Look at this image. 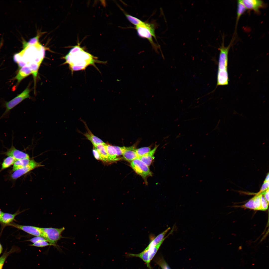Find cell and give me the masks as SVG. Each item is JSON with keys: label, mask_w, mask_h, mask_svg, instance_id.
Returning a JSON list of instances; mask_svg holds the SVG:
<instances>
[{"label": "cell", "mask_w": 269, "mask_h": 269, "mask_svg": "<svg viewBox=\"0 0 269 269\" xmlns=\"http://www.w3.org/2000/svg\"><path fill=\"white\" fill-rule=\"evenodd\" d=\"M125 15L128 20L132 24L135 26L143 24L144 22L138 18L124 13Z\"/></svg>", "instance_id": "cell-25"}, {"label": "cell", "mask_w": 269, "mask_h": 269, "mask_svg": "<svg viewBox=\"0 0 269 269\" xmlns=\"http://www.w3.org/2000/svg\"><path fill=\"white\" fill-rule=\"evenodd\" d=\"M105 143H103L97 144L94 146L99 152L101 160L105 161H110L105 146Z\"/></svg>", "instance_id": "cell-18"}, {"label": "cell", "mask_w": 269, "mask_h": 269, "mask_svg": "<svg viewBox=\"0 0 269 269\" xmlns=\"http://www.w3.org/2000/svg\"><path fill=\"white\" fill-rule=\"evenodd\" d=\"M51 245H53L47 241H42L30 245V246L39 247H43Z\"/></svg>", "instance_id": "cell-28"}, {"label": "cell", "mask_w": 269, "mask_h": 269, "mask_svg": "<svg viewBox=\"0 0 269 269\" xmlns=\"http://www.w3.org/2000/svg\"><path fill=\"white\" fill-rule=\"evenodd\" d=\"M254 197L250 199L244 205H243L240 206L242 208H246L255 210L254 205Z\"/></svg>", "instance_id": "cell-29"}, {"label": "cell", "mask_w": 269, "mask_h": 269, "mask_svg": "<svg viewBox=\"0 0 269 269\" xmlns=\"http://www.w3.org/2000/svg\"><path fill=\"white\" fill-rule=\"evenodd\" d=\"M269 173H268L264 182H267L269 181Z\"/></svg>", "instance_id": "cell-36"}, {"label": "cell", "mask_w": 269, "mask_h": 269, "mask_svg": "<svg viewBox=\"0 0 269 269\" xmlns=\"http://www.w3.org/2000/svg\"><path fill=\"white\" fill-rule=\"evenodd\" d=\"M85 124L87 131L85 133L83 134L91 142L94 146L97 144L104 143L101 139L94 135L89 130L87 125L84 122H83Z\"/></svg>", "instance_id": "cell-15"}, {"label": "cell", "mask_w": 269, "mask_h": 269, "mask_svg": "<svg viewBox=\"0 0 269 269\" xmlns=\"http://www.w3.org/2000/svg\"><path fill=\"white\" fill-rule=\"evenodd\" d=\"M170 229V227L168 228L158 235L150 242L146 249L155 246L159 243L165 238V235Z\"/></svg>", "instance_id": "cell-21"}, {"label": "cell", "mask_w": 269, "mask_h": 269, "mask_svg": "<svg viewBox=\"0 0 269 269\" xmlns=\"http://www.w3.org/2000/svg\"><path fill=\"white\" fill-rule=\"evenodd\" d=\"M158 263L162 269H171L167 263L163 259L160 261Z\"/></svg>", "instance_id": "cell-32"}, {"label": "cell", "mask_w": 269, "mask_h": 269, "mask_svg": "<svg viewBox=\"0 0 269 269\" xmlns=\"http://www.w3.org/2000/svg\"><path fill=\"white\" fill-rule=\"evenodd\" d=\"M3 212H2L0 209V220L1 217V216H2V214H3Z\"/></svg>", "instance_id": "cell-38"}, {"label": "cell", "mask_w": 269, "mask_h": 269, "mask_svg": "<svg viewBox=\"0 0 269 269\" xmlns=\"http://www.w3.org/2000/svg\"><path fill=\"white\" fill-rule=\"evenodd\" d=\"M269 189H268L261 193L262 195H264V198L268 202H269Z\"/></svg>", "instance_id": "cell-35"}, {"label": "cell", "mask_w": 269, "mask_h": 269, "mask_svg": "<svg viewBox=\"0 0 269 269\" xmlns=\"http://www.w3.org/2000/svg\"><path fill=\"white\" fill-rule=\"evenodd\" d=\"M16 161L13 157L8 156L4 160L2 164L1 171L9 167L14 164Z\"/></svg>", "instance_id": "cell-24"}, {"label": "cell", "mask_w": 269, "mask_h": 269, "mask_svg": "<svg viewBox=\"0 0 269 269\" xmlns=\"http://www.w3.org/2000/svg\"><path fill=\"white\" fill-rule=\"evenodd\" d=\"M247 9L241 0L237 1V16L235 25L236 28L238 22L240 18L246 11Z\"/></svg>", "instance_id": "cell-23"}, {"label": "cell", "mask_w": 269, "mask_h": 269, "mask_svg": "<svg viewBox=\"0 0 269 269\" xmlns=\"http://www.w3.org/2000/svg\"><path fill=\"white\" fill-rule=\"evenodd\" d=\"M41 229L43 237L49 243L54 246L62 238V234L65 228L64 227L60 228H41Z\"/></svg>", "instance_id": "cell-6"}, {"label": "cell", "mask_w": 269, "mask_h": 269, "mask_svg": "<svg viewBox=\"0 0 269 269\" xmlns=\"http://www.w3.org/2000/svg\"><path fill=\"white\" fill-rule=\"evenodd\" d=\"M7 226L13 227L21 230L30 235L35 236H40L43 237L42 233L40 227L30 225H21L16 224L14 222L10 224Z\"/></svg>", "instance_id": "cell-10"}, {"label": "cell", "mask_w": 269, "mask_h": 269, "mask_svg": "<svg viewBox=\"0 0 269 269\" xmlns=\"http://www.w3.org/2000/svg\"><path fill=\"white\" fill-rule=\"evenodd\" d=\"M30 161L29 158H23L16 161L13 164L12 171H14L26 166Z\"/></svg>", "instance_id": "cell-22"}, {"label": "cell", "mask_w": 269, "mask_h": 269, "mask_svg": "<svg viewBox=\"0 0 269 269\" xmlns=\"http://www.w3.org/2000/svg\"><path fill=\"white\" fill-rule=\"evenodd\" d=\"M19 210L13 214L3 212L0 220V223L3 226H7L15 220L16 216L22 212Z\"/></svg>", "instance_id": "cell-13"}, {"label": "cell", "mask_w": 269, "mask_h": 269, "mask_svg": "<svg viewBox=\"0 0 269 269\" xmlns=\"http://www.w3.org/2000/svg\"><path fill=\"white\" fill-rule=\"evenodd\" d=\"M135 29L138 35L142 38L147 39L154 49L157 51L158 46L154 42L152 39L153 37L157 41L154 25L151 23L144 22L143 24L135 26Z\"/></svg>", "instance_id": "cell-4"}, {"label": "cell", "mask_w": 269, "mask_h": 269, "mask_svg": "<svg viewBox=\"0 0 269 269\" xmlns=\"http://www.w3.org/2000/svg\"><path fill=\"white\" fill-rule=\"evenodd\" d=\"M224 37L222 38V41L218 49L219 54L218 64L217 83L216 88L219 86L228 85L229 81L228 72V54L232 45L233 40L227 46L224 44Z\"/></svg>", "instance_id": "cell-3"}, {"label": "cell", "mask_w": 269, "mask_h": 269, "mask_svg": "<svg viewBox=\"0 0 269 269\" xmlns=\"http://www.w3.org/2000/svg\"><path fill=\"white\" fill-rule=\"evenodd\" d=\"M4 154L8 156L13 157L16 161L23 158H29L27 154L17 149L13 145Z\"/></svg>", "instance_id": "cell-12"}, {"label": "cell", "mask_w": 269, "mask_h": 269, "mask_svg": "<svg viewBox=\"0 0 269 269\" xmlns=\"http://www.w3.org/2000/svg\"><path fill=\"white\" fill-rule=\"evenodd\" d=\"M158 146V145H156L152 150L139 159L149 167L151 164L153 159L154 154Z\"/></svg>", "instance_id": "cell-16"}, {"label": "cell", "mask_w": 269, "mask_h": 269, "mask_svg": "<svg viewBox=\"0 0 269 269\" xmlns=\"http://www.w3.org/2000/svg\"><path fill=\"white\" fill-rule=\"evenodd\" d=\"M20 251L19 247L15 246H12L10 250L7 252L6 249L2 255L0 257V269H2L4 263L8 256L10 254Z\"/></svg>", "instance_id": "cell-17"}, {"label": "cell", "mask_w": 269, "mask_h": 269, "mask_svg": "<svg viewBox=\"0 0 269 269\" xmlns=\"http://www.w3.org/2000/svg\"><path fill=\"white\" fill-rule=\"evenodd\" d=\"M171 234L172 233L170 232L163 240L156 246L150 247L147 249L145 248L143 251L139 254H130L129 255V256L130 257H138L140 258L145 263L147 267L151 269L150 265V261L156 254L164 240L169 235Z\"/></svg>", "instance_id": "cell-5"}, {"label": "cell", "mask_w": 269, "mask_h": 269, "mask_svg": "<svg viewBox=\"0 0 269 269\" xmlns=\"http://www.w3.org/2000/svg\"><path fill=\"white\" fill-rule=\"evenodd\" d=\"M268 189H269V181L264 182L260 190L258 193L260 194Z\"/></svg>", "instance_id": "cell-33"}, {"label": "cell", "mask_w": 269, "mask_h": 269, "mask_svg": "<svg viewBox=\"0 0 269 269\" xmlns=\"http://www.w3.org/2000/svg\"><path fill=\"white\" fill-rule=\"evenodd\" d=\"M269 203L262 195L261 197V210L265 211L267 210L268 208Z\"/></svg>", "instance_id": "cell-30"}, {"label": "cell", "mask_w": 269, "mask_h": 269, "mask_svg": "<svg viewBox=\"0 0 269 269\" xmlns=\"http://www.w3.org/2000/svg\"><path fill=\"white\" fill-rule=\"evenodd\" d=\"M37 36L30 40L25 46L24 48L14 57L17 63L22 61L26 66L33 64L40 66L44 58V48L38 42Z\"/></svg>", "instance_id": "cell-1"}, {"label": "cell", "mask_w": 269, "mask_h": 269, "mask_svg": "<svg viewBox=\"0 0 269 269\" xmlns=\"http://www.w3.org/2000/svg\"><path fill=\"white\" fill-rule=\"evenodd\" d=\"M43 166L34 160H30L29 164L26 166L14 171L11 175V177L13 180L16 179L36 168Z\"/></svg>", "instance_id": "cell-9"}, {"label": "cell", "mask_w": 269, "mask_h": 269, "mask_svg": "<svg viewBox=\"0 0 269 269\" xmlns=\"http://www.w3.org/2000/svg\"><path fill=\"white\" fill-rule=\"evenodd\" d=\"M64 58L66 61L65 63L69 65L72 72L84 70L90 65H93L97 68L95 64V63H106L105 62L96 60V57L85 52L83 49L77 52L70 50Z\"/></svg>", "instance_id": "cell-2"}, {"label": "cell", "mask_w": 269, "mask_h": 269, "mask_svg": "<svg viewBox=\"0 0 269 269\" xmlns=\"http://www.w3.org/2000/svg\"><path fill=\"white\" fill-rule=\"evenodd\" d=\"M136 149L134 145L127 147L126 149L122 155L124 159L127 161L132 162L138 158L135 151Z\"/></svg>", "instance_id": "cell-14"}, {"label": "cell", "mask_w": 269, "mask_h": 269, "mask_svg": "<svg viewBox=\"0 0 269 269\" xmlns=\"http://www.w3.org/2000/svg\"><path fill=\"white\" fill-rule=\"evenodd\" d=\"M151 150L150 147H145L136 149L135 151L139 158L140 157L148 153Z\"/></svg>", "instance_id": "cell-27"}, {"label": "cell", "mask_w": 269, "mask_h": 269, "mask_svg": "<svg viewBox=\"0 0 269 269\" xmlns=\"http://www.w3.org/2000/svg\"><path fill=\"white\" fill-rule=\"evenodd\" d=\"M105 146L110 161H116L119 159L117 158L116 151L114 146L105 143Z\"/></svg>", "instance_id": "cell-20"}, {"label": "cell", "mask_w": 269, "mask_h": 269, "mask_svg": "<svg viewBox=\"0 0 269 269\" xmlns=\"http://www.w3.org/2000/svg\"><path fill=\"white\" fill-rule=\"evenodd\" d=\"M31 74H32L31 70L29 67L25 66L20 69L15 78L19 82Z\"/></svg>", "instance_id": "cell-19"}, {"label": "cell", "mask_w": 269, "mask_h": 269, "mask_svg": "<svg viewBox=\"0 0 269 269\" xmlns=\"http://www.w3.org/2000/svg\"><path fill=\"white\" fill-rule=\"evenodd\" d=\"M3 250V248L0 242V255L2 252Z\"/></svg>", "instance_id": "cell-37"}, {"label": "cell", "mask_w": 269, "mask_h": 269, "mask_svg": "<svg viewBox=\"0 0 269 269\" xmlns=\"http://www.w3.org/2000/svg\"><path fill=\"white\" fill-rule=\"evenodd\" d=\"M262 194L261 193H257L254 197V205L255 210H261V197Z\"/></svg>", "instance_id": "cell-26"}, {"label": "cell", "mask_w": 269, "mask_h": 269, "mask_svg": "<svg viewBox=\"0 0 269 269\" xmlns=\"http://www.w3.org/2000/svg\"><path fill=\"white\" fill-rule=\"evenodd\" d=\"M131 165L135 172L144 179L152 175L149 167L139 158L132 161Z\"/></svg>", "instance_id": "cell-7"}, {"label": "cell", "mask_w": 269, "mask_h": 269, "mask_svg": "<svg viewBox=\"0 0 269 269\" xmlns=\"http://www.w3.org/2000/svg\"><path fill=\"white\" fill-rule=\"evenodd\" d=\"M27 241L33 243H34L42 241L47 240L42 237L36 236Z\"/></svg>", "instance_id": "cell-31"}, {"label": "cell", "mask_w": 269, "mask_h": 269, "mask_svg": "<svg viewBox=\"0 0 269 269\" xmlns=\"http://www.w3.org/2000/svg\"><path fill=\"white\" fill-rule=\"evenodd\" d=\"M92 152L94 157L97 160H101L100 155L96 149L94 148L92 150Z\"/></svg>", "instance_id": "cell-34"}, {"label": "cell", "mask_w": 269, "mask_h": 269, "mask_svg": "<svg viewBox=\"0 0 269 269\" xmlns=\"http://www.w3.org/2000/svg\"><path fill=\"white\" fill-rule=\"evenodd\" d=\"M30 89L28 88H27L16 97L10 101L6 102L5 104L6 110L3 115L8 113L25 99L30 98Z\"/></svg>", "instance_id": "cell-8"}, {"label": "cell", "mask_w": 269, "mask_h": 269, "mask_svg": "<svg viewBox=\"0 0 269 269\" xmlns=\"http://www.w3.org/2000/svg\"><path fill=\"white\" fill-rule=\"evenodd\" d=\"M247 10H252L255 12L259 13L261 8L265 7V5L261 0H241Z\"/></svg>", "instance_id": "cell-11"}]
</instances>
